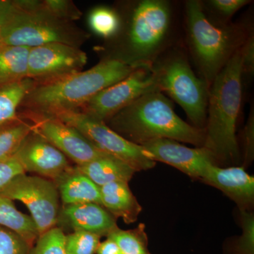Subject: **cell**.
Segmentation results:
<instances>
[{
    "mask_svg": "<svg viewBox=\"0 0 254 254\" xmlns=\"http://www.w3.org/2000/svg\"><path fill=\"white\" fill-rule=\"evenodd\" d=\"M137 68L118 58H106L86 71L36 83L21 105L31 113L46 115L78 110L97 93L122 81Z\"/></svg>",
    "mask_w": 254,
    "mask_h": 254,
    "instance_id": "6da1fadb",
    "label": "cell"
},
{
    "mask_svg": "<svg viewBox=\"0 0 254 254\" xmlns=\"http://www.w3.org/2000/svg\"><path fill=\"white\" fill-rule=\"evenodd\" d=\"M245 164L251 163L254 158V111L251 112L248 122L245 127Z\"/></svg>",
    "mask_w": 254,
    "mask_h": 254,
    "instance_id": "836d02e7",
    "label": "cell"
},
{
    "mask_svg": "<svg viewBox=\"0 0 254 254\" xmlns=\"http://www.w3.org/2000/svg\"><path fill=\"white\" fill-rule=\"evenodd\" d=\"M26 174L15 155L0 159V193L16 177Z\"/></svg>",
    "mask_w": 254,
    "mask_h": 254,
    "instance_id": "4dcf8cb0",
    "label": "cell"
},
{
    "mask_svg": "<svg viewBox=\"0 0 254 254\" xmlns=\"http://www.w3.org/2000/svg\"><path fill=\"white\" fill-rule=\"evenodd\" d=\"M21 9L1 27L3 46L32 48L50 43L80 48L88 35L39 7L38 1H18Z\"/></svg>",
    "mask_w": 254,
    "mask_h": 254,
    "instance_id": "5b68a950",
    "label": "cell"
},
{
    "mask_svg": "<svg viewBox=\"0 0 254 254\" xmlns=\"http://www.w3.org/2000/svg\"><path fill=\"white\" fill-rule=\"evenodd\" d=\"M154 91H160L155 64L137 68L122 81L97 93L78 110L105 123L142 95Z\"/></svg>",
    "mask_w": 254,
    "mask_h": 254,
    "instance_id": "9c48e42d",
    "label": "cell"
},
{
    "mask_svg": "<svg viewBox=\"0 0 254 254\" xmlns=\"http://www.w3.org/2000/svg\"><path fill=\"white\" fill-rule=\"evenodd\" d=\"M33 128L31 122L19 118L14 123L0 128V159L14 155Z\"/></svg>",
    "mask_w": 254,
    "mask_h": 254,
    "instance_id": "cb8c5ba5",
    "label": "cell"
},
{
    "mask_svg": "<svg viewBox=\"0 0 254 254\" xmlns=\"http://www.w3.org/2000/svg\"><path fill=\"white\" fill-rule=\"evenodd\" d=\"M124 61L135 67L152 66L170 31L171 8L163 0L137 1L130 14Z\"/></svg>",
    "mask_w": 254,
    "mask_h": 254,
    "instance_id": "8992f818",
    "label": "cell"
},
{
    "mask_svg": "<svg viewBox=\"0 0 254 254\" xmlns=\"http://www.w3.org/2000/svg\"><path fill=\"white\" fill-rule=\"evenodd\" d=\"M242 234L235 242L233 254H254V216L249 210H240Z\"/></svg>",
    "mask_w": 254,
    "mask_h": 254,
    "instance_id": "f1b7e54d",
    "label": "cell"
},
{
    "mask_svg": "<svg viewBox=\"0 0 254 254\" xmlns=\"http://www.w3.org/2000/svg\"><path fill=\"white\" fill-rule=\"evenodd\" d=\"M56 227L62 230L85 231L108 237L118 228L117 218L99 204L83 203L63 205L60 208Z\"/></svg>",
    "mask_w": 254,
    "mask_h": 254,
    "instance_id": "9a60e30c",
    "label": "cell"
},
{
    "mask_svg": "<svg viewBox=\"0 0 254 254\" xmlns=\"http://www.w3.org/2000/svg\"><path fill=\"white\" fill-rule=\"evenodd\" d=\"M21 9L18 1L0 0V26L9 22Z\"/></svg>",
    "mask_w": 254,
    "mask_h": 254,
    "instance_id": "e575fe53",
    "label": "cell"
},
{
    "mask_svg": "<svg viewBox=\"0 0 254 254\" xmlns=\"http://www.w3.org/2000/svg\"><path fill=\"white\" fill-rule=\"evenodd\" d=\"M115 132L139 145L158 138L203 147L205 128L183 121L175 113L173 103L160 91L149 92L120 110L108 120Z\"/></svg>",
    "mask_w": 254,
    "mask_h": 254,
    "instance_id": "7a4b0ae2",
    "label": "cell"
},
{
    "mask_svg": "<svg viewBox=\"0 0 254 254\" xmlns=\"http://www.w3.org/2000/svg\"><path fill=\"white\" fill-rule=\"evenodd\" d=\"M28 47H0V88L27 78Z\"/></svg>",
    "mask_w": 254,
    "mask_h": 254,
    "instance_id": "ffe728a7",
    "label": "cell"
},
{
    "mask_svg": "<svg viewBox=\"0 0 254 254\" xmlns=\"http://www.w3.org/2000/svg\"><path fill=\"white\" fill-rule=\"evenodd\" d=\"M100 190L102 205L113 216L123 218L127 224L136 221L142 207L128 182H112L100 187Z\"/></svg>",
    "mask_w": 254,
    "mask_h": 254,
    "instance_id": "ac0fdd59",
    "label": "cell"
},
{
    "mask_svg": "<svg viewBox=\"0 0 254 254\" xmlns=\"http://www.w3.org/2000/svg\"><path fill=\"white\" fill-rule=\"evenodd\" d=\"M53 182L63 205L95 203L102 205L100 187L76 166L68 167Z\"/></svg>",
    "mask_w": 254,
    "mask_h": 254,
    "instance_id": "e0dca14e",
    "label": "cell"
},
{
    "mask_svg": "<svg viewBox=\"0 0 254 254\" xmlns=\"http://www.w3.org/2000/svg\"><path fill=\"white\" fill-rule=\"evenodd\" d=\"M35 84L33 80L26 78L0 88V128L17 120L18 107Z\"/></svg>",
    "mask_w": 254,
    "mask_h": 254,
    "instance_id": "7402d4cb",
    "label": "cell"
},
{
    "mask_svg": "<svg viewBox=\"0 0 254 254\" xmlns=\"http://www.w3.org/2000/svg\"><path fill=\"white\" fill-rule=\"evenodd\" d=\"M186 14L190 48L205 81L210 84L240 48L242 38L235 28L213 24L199 1H187Z\"/></svg>",
    "mask_w": 254,
    "mask_h": 254,
    "instance_id": "277c9868",
    "label": "cell"
},
{
    "mask_svg": "<svg viewBox=\"0 0 254 254\" xmlns=\"http://www.w3.org/2000/svg\"><path fill=\"white\" fill-rule=\"evenodd\" d=\"M107 238L113 240L124 254H151L148 250V240L144 224L141 223L133 230L117 228Z\"/></svg>",
    "mask_w": 254,
    "mask_h": 254,
    "instance_id": "603a6c76",
    "label": "cell"
},
{
    "mask_svg": "<svg viewBox=\"0 0 254 254\" xmlns=\"http://www.w3.org/2000/svg\"><path fill=\"white\" fill-rule=\"evenodd\" d=\"M242 54V76H252L254 71V38L249 37L243 46L241 47Z\"/></svg>",
    "mask_w": 254,
    "mask_h": 254,
    "instance_id": "d6a6232c",
    "label": "cell"
},
{
    "mask_svg": "<svg viewBox=\"0 0 254 254\" xmlns=\"http://www.w3.org/2000/svg\"><path fill=\"white\" fill-rule=\"evenodd\" d=\"M76 167L99 187L115 182L128 183L136 173L123 160L108 153Z\"/></svg>",
    "mask_w": 254,
    "mask_h": 254,
    "instance_id": "d6986e66",
    "label": "cell"
},
{
    "mask_svg": "<svg viewBox=\"0 0 254 254\" xmlns=\"http://www.w3.org/2000/svg\"><path fill=\"white\" fill-rule=\"evenodd\" d=\"M101 237L85 231H74L65 235L66 254H96Z\"/></svg>",
    "mask_w": 254,
    "mask_h": 254,
    "instance_id": "484cf974",
    "label": "cell"
},
{
    "mask_svg": "<svg viewBox=\"0 0 254 254\" xmlns=\"http://www.w3.org/2000/svg\"><path fill=\"white\" fill-rule=\"evenodd\" d=\"M88 61L86 53L78 47L50 43L31 48L27 78L36 83L55 81L81 71Z\"/></svg>",
    "mask_w": 254,
    "mask_h": 254,
    "instance_id": "8fae6325",
    "label": "cell"
},
{
    "mask_svg": "<svg viewBox=\"0 0 254 254\" xmlns=\"http://www.w3.org/2000/svg\"><path fill=\"white\" fill-rule=\"evenodd\" d=\"M200 180L222 190L238 205L240 210H250L254 203V178L243 167L222 168L211 164Z\"/></svg>",
    "mask_w": 254,
    "mask_h": 254,
    "instance_id": "2e32d148",
    "label": "cell"
},
{
    "mask_svg": "<svg viewBox=\"0 0 254 254\" xmlns=\"http://www.w3.org/2000/svg\"><path fill=\"white\" fill-rule=\"evenodd\" d=\"M0 226L16 232L31 246L39 237L36 223L31 216L16 209L12 200L0 195Z\"/></svg>",
    "mask_w": 254,
    "mask_h": 254,
    "instance_id": "44dd1931",
    "label": "cell"
},
{
    "mask_svg": "<svg viewBox=\"0 0 254 254\" xmlns=\"http://www.w3.org/2000/svg\"><path fill=\"white\" fill-rule=\"evenodd\" d=\"M65 235L61 228L53 227L38 237L28 254H66Z\"/></svg>",
    "mask_w": 254,
    "mask_h": 254,
    "instance_id": "4316f807",
    "label": "cell"
},
{
    "mask_svg": "<svg viewBox=\"0 0 254 254\" xmlns=\"http://www.w3.org/2000/svg\"><path fill=\"white\" fill-rule=\"evenodd\" d=\"M31 248L16 232L0 226V254H28Z\"/></svg>",
    "mask_w": 254,
    "mask_h": 254,
    "instance_id": "f546056e",
    "label": "cell"
},
{
    "mask_svg": "<svg viewBox=\"0 0 254 254\" xmlns=\"http://www.w3.org/2000/svg\"><path fill=\"white\" fill-rule=\"evenodd\" d=\"M88 23L92 31L103 38L115 36L121 27V21L116 11L105 6L92 10Z\"/></svg>",
    "mask_w": 254,
    "mask_h": 254,
    "instance_id": "d4e9b609",
    "label": "cell"
},
{
    "mask_svg": "<svg viewBox=\"0 0 254 254\" xmlns=\"http://www.w3.org/2000/svg\"><path fill=\"white\" fill-rule=\"evenodd\" d=\"M96 254H124L118 246L110 239L100 242Z\"/></svg>",
    "mask_w": 254,
    "mask_h": 254,
    "instance_id": "d590c367",
    "label": "cell"
},
{
    "mask_svg": "<svg viewBox=\"0 0 254 254\" xmlns=\"http://www.w3.org/2000/svg\"><path fill=\"white\" fill-rule=\"evenodd\" d=\"M50 116L76 128L102 151L123 160L136 172L149 170L156 164L141 145L128 141L104 122L79 110L59 112Z\"/></svg>",
    "mask_w": 254,
    "mask_h": 254,
    "instance_id": "ba28073f",
    "label": "cell"
},
{
    "mask_svg": "<svg viewBox=\"0 0 254 254\" xmlns=\"http://www.w3.org/2000/svg\"><path fill=\"white\" fill-rule=\"evenodd\" d=\"M33 130L58 148L76 165H81L105 154L73 127L50 115L30 113Z\"/></svg>",
    "mask_w": 254,
    "mask_h": 254,
    "instance_id": "7c38bea8",
    "label": "cell"
},
{
    "mask_svg": "<svg viewBox=\"0 0 254 254\" xmlns=\"http://www.w3.org/2000/svg\"><path fill=\"white\" fill-rule=\"evenodd\" d=\"M250 2L247 0H210L208 4L218 14L229 18Z\"/></svg>",
    "mask_w": 254,
    "mask_h": 254,
    "instance_id": "1f68e13d",
    "label": "cell"
},
{
    "mask_svg": "<svg viewBox=\"0 0 254 254\" xmlns=\"http://www.w3.org/2000/svg\"><path fill=\"white\" fill-rule=\"evenodd\" d=\"M241 47L214 78L209 89L203 147L211 153L215 162L222 163H235L240 158L236 125L242 96Z\"/></svg>",
    "mask_w": 254,
    "mask_h": 254,
    "instance_id": "3957f363",
    "label": "cell"
},
{
    "mask_svg": "<svg viewBox=\"0 0 254 254\" xmlns=\"http://www.w3.org/2000/svg\"><path fill=\"white\" fill-rule=\"evenodd\" d=\"M158 73L160 91L167 94L183 108L195 127L203 128L207 120L209 84L197 77L188 63L175 57L155 65Z\"/></svg>",
    "mask_w": 254,
    "mask_h": 254,
    "instance_id": "52a82bcc",
    "label": "cell"
},
{
    "mask_svg": "<svg viewBox=\"0 0 254 254\" xmlns=\"http://www.w3.org/2000/svg\"><path fill=\"white\" fill-rule=\"evenodd\" d=\"M38 4L48 14L68 22L78 19L82 15L74 3L68 0H45L38 1Z\"/></svg>",
    "mask_w": 254,
    "mask_h": 254,
    "instance_id": "83f0119b",
    "label": "cell"
},
{
    "mask_svg": "<svg viewBox=\"0 0 254 254\" xmlns=\"http://www.w3.org/2000/svg\"><path fill=\"white\" fill-rule=\"evenodd\" d=\"M14 155L25 173H36L53 181L70 167L68 159L33 128Z\"/></svg>",
    "mask_w": 254,
    "mask_h": 254,
    "instance_id": "5bb4252c",
    "label": "cell"
},
{
    "mask_svg": "<svg viewBox=\"0 0 254 254\" xmlns=\"http://www.w3.org/2000/svg\"><path fill=\"white\" fill-rule=\"evenodd\" d=\"M2 40H1V26H0V47L2 46Z\"/></svg>",
    "mask_w": 254,
    "mask_h": 254,
    "instance_id": "8d00e7d4",
    "label": "cell"
},
{
    "mask_svg": "<svg viewBox=\"0 0 254 254\" xmlns=\"http://www.w3.org/2000/svg\"><path fill=\"white\" fill-rule=\"evenodd\" d=\"M0 195L22 202L31 212L39 237L56 227L59 215L60 194L53 180L26 174L14 179Z\"/></svg>",
    "mask_w": 254,
    "mask_h": 254,
    "instance_id": "30bf717a",
    "label": "cell"
},
{
    "mask_svg": "<svg viewBox=\"0 0 254 254\" xmlns=\"http://www.w3.org/2000/svg\"><path fill=\"white\" fill-rule=\"evenodd\" d=\"M150 158L168 164L192 178L201 179L211 164H216L213 155L204 147L189 148L178 141L158 138L141 145Z\"/></svg>",
    "mask_w": 254,
    "mask_h": 254,
    "instance_id": "4fadbf2b",
    "label": "cell"
}]
</instances>
